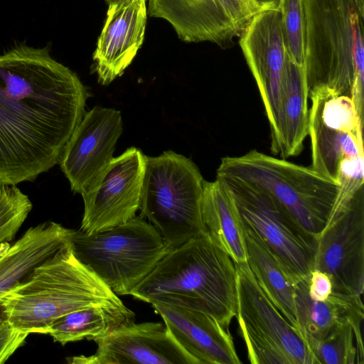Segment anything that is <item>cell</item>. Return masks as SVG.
Wrapping results in <instances>:
<instances>
[{
	"instance_id": "8992f818",
	"label": "cell",
	"mask_w": 364,
	"mask_h": 364,
	"mask_svg": "<svg viewBox=\"0 0 364 364\" xmlns=\"http://www.w3.org/2000/svg\"><path fill=\"white\" fill-rule=\"evenodd\" d=\"M204 179L188 158L172 151L146 156L139 209L172 249L207 232L201 200Z\"/></svg>"
},
{
	"instance_id": "cb8c5ba5",
	"label": "cell",
	"mask_w": 364,
	"mask_h": 364,
	"mask_svg": "<svg viewBox=\"0 0 364 364\" xmlns=\"http://www.w3.org/2000/svg\"><path fill=\"white\" fill-rule=\"evenodd\" d=\"M244 230L247 263L252 274L269 299L296 331V313L291 283L259 236L247 228L244 227Z\"/></svg>"
},
{
	"instance_id": "52a82bcc",
	"label": "cell",
	"mask_w": 364,
	"mask_h": 364,
	"mask_svg": "<svg viewBox=\"0 0 364 364\" xmlns=\"http://www.w3.org/2000/svg\"><path fill=\"white\" fill-rule=\"evenodd\" d=\"M70 242L79 260L117 295H130L171 249L140 216L92 233L73 230Z\"/></svg>"
},
{
	"instance_id": "f1b7e54d",
	"label": "cell",
	"mask_w": 364,
	"mask_h": 364,
	"mask_svg": "<svg viewBox=\"0 0 364 364\" xmlns=\"http://www.w3.org/2000/svg\"><path fill=\"white\" fill-rule=\"evenodd\" d=\"M28 336V333L16 329L6 320L0 323V364L24 343Z\"/></svg>"
},
{
	"instance_id": "7a4b0ae2",
	"label": "cell",
	"mask_w": 364,
	"mask_h": 364,
	"mask_svg": "<svg viewBox=\"0 0 364 364\" xmlns=\"http://www.w3.org/2000/svg\"><path fill=\"white\" fill-rule=\"evenodd\" d=\"M235 267L208 232L172 248L130 295L203 312L229 328L237 313Z\"/></svg>"
},
{
	"instance_id": "d6986e66",
	"label": "cell",
	"mask_w": 364,
	"mask_h": 364,
	"mask_svg": "<svg viewBox=\"0 0 364 364\" xmlns=\"http://www.w3.org/2000/svg\"><path fill=\"white\" fill-rule=\"evenodd\" d=\"M309 278L291 284L296 313V331L306 347L344 324L351 323L361 328L364 318L362 297L332 291L326 300L314 301L309 295Z\"/></svg>"
},
{
	"instance_id": "3957f363",
	"label": "cell",
	"mask_w": 364,
	"mask_h": 364,
	"mask_svg": "<svg viewBox=\"0 0 364 364\" xmlns=\"http://www.w3.org/2000/svg\"><path fill=\"white\" fill-rule=\"evenodd\" d=\"M122 301L76 257L70 240L0 298L2 317L16 329L48 333L51 325L75 311Z\"/></svg>"
},
{
	"instance_id": "484cf974",
	"label": "cell",
	"mask_w": 364,
	"mask_h": 364,
	"mask_svg": "<svg viewBox=\"0 0 364 364\" xmlns=\"http://www.w3.org/2000/svg\"><path fill=\"white\" fill-rule=\"evenodd\" d=\"M31 209L27 195L16 185L0 181V254L11 245Z\"/></svg>"
},
{
	"instance_id": "5b68a950",
	"label": "cell",
	"mask_w": 364,
	"mask_h": 364,
	"mask_svg": "<svg viewBox=\"0 0 364 364\" xmlns=\"http://www.w3.org/2000/svg\"><path fill=\"white\" fill-rule=\"evenodd\" d=\"M216 173L268 196L316 240L328 220L339 191L338 183L311 166L257 150L223 158Z\"/></svg>"
},
{
	"instance_id": "d4e9b609",
	"label": "cell",
	"mask_w": 364,
	"mask_h": 364,
	"mask_svg": "<svg viewBox=\"0 0 364 364\" xmlns=\"http://www.w3.org/2000/svg\"><path fill=\"white\" fill-rule=\"evenodd\" d=\"M307 348L314 364H363L364 348L361 328L344 324Z\"/></svg>"
},
{
	"instance_id": "9a60e30c",
	"label": "cell",
	"mask_w": 364,
	"mask_h": 364,
	"mask_svg": "<svg viewBox=\"0 0 364 364\" xmlns=\"http://www.w3.org/2000/svg\"><path fill=\"white\" fill-rule=\"evenodd\" d=\"M239 38L242 53L258 87L272 135L278 118L287 58L279 9L257 15Z\"/></svg>"
},
{
	"instance_id": "5bb4252c",
	"label": "cell",
	"mask_w": 364,
	"mask_h": 364,
	"mask_svg": "<svg viewBox=\"0 0 364 364\" xmlns=\"http://www.w3.org/2000/svg\"><path fill=\"white\" fill-rule=\"evenodd\" d=\"M93 341L97 346L95 353L67 358V362L70 364H198L161 323L134 322Z\"/></svg>"
},
{
	"instance_id": "603a6c76",
	"label": "cell",
	"mask_w": 364,
	"mask_h": 364,
	"mask_svg": "<svg viewBox=\"0 0 364 364\" xmlns=\"http://www.w3.org/2000/svg\"><path fill=\"white\" fill-rule=\"evenodd\" d=\"M134 311L124 304L92 306L60 318L51 325L48 334L64 346L105 336L122 326L134 323Z\"/></svg>"
},
{
	"instance_id": "7c38bea8",
	"label": "cell",
	"mask_w": 364,
	"mask_h": 364,
	"mask_svg": "<svg viewBox=\"0 0 364 364\" xmlns=\"http://www.w3.org/2000/svg\"><path fill=\"white\" fill-rule=\"evenodd\" d=\"M314 269L328 275L332 291L362 297L364 291V191L321 231Z\"/></svg>"
},
{
	"instance_id": "f546056e",
	"label": "cell",
	"mask_w": 364,
	"mask_h": 364,
	"mask_svg": "<svg viewBox=\"0 0 364 364\" xmlns=\"http://www.w3.org/2000/svg\"><path fill=\"white\" fill-rule=\"evenodd\" d=\"M309 295L314 301H324L332 293V283L326 273L313 269L309 280Z\"/></svg>"
},
{
	"instance_id": "e0dca14e",
	"label": "cell",
	"mask_w": 364,
	"mask_h": 364,
	"mask_svg": "<svg viewBox=\"0 0 364 364\" xmlns=\"http://www.w3.org/2000/svg\"><path fill=\"white\" fill-rule=\"evenodd\" d=\"M151 306L177 343L198 364H240L229 328L196 310L166 304Z\"/></svg>"
},
{
	"instance_id": "ffe728a7",
	"label": "cell",
	"mask_w": 364,
	"mask_h": 364,
	"mask_svg": "<svg viewBox=\"0 0 364 364\" xmlns=\"http://www.w3.org/2000/svg\"><path fill=\"white\" fill-rule=\"evenodd\" d=\"M73 230L55 222L31 227L0 254V298L70 242ZM4 321L0 311V323Z\"/></svg>"
},
{
	"instance_id": "9c48e42d",
	"label": "cell",
	"mask_w": 364,
	"mask_h": 364,
	"mask_svg": "<svg viewBox=\"0 0 364 364\" xmlns=\"http://www.w3.org/2000/svg\"><path fill=\"white\" fill-rule=\"evenodd\" d=\"M216 179L231 193L243 226L259 236L289 282L309 278L317 240L268 196L230 178Z\"/></svg>"
},
{
	"instance_id": "8fae6325",
	"label": "cell",
	"mask_w": 364,
	"mask_h": 364,
	"mask_svg": "<svg viewBox=\"0 0 364 364\" xmlns=\"http://www.w3.org/2000/svg\"><path fill=\"white\" fill-rule=\"evenodd\" d=\"M146 156L136 147L113 158L94 185L81 194L80 230L92 233L125 223L139 210Z\"/></svg>"
},
{
	"instance_id": "4dcf8cb0",
	"label": "cell",
	"mask_w": 364,
	"mask_h": 364,
	"mask_svg": "<svg viewBox=\"0 0 364 364\" xmlns=\"http://www.w3.org/2000/svg\"><path fill=\"white\" fill-rule=\"evenodd\" d=\"M105 2L109 5L110 4H112V3H114V2H117L119 0H105Z\"/></svg>"
},
{
	"instance_id": "277c9868",
	"label": "cell",
	"mask_w": 364,
	"mask_h": 364,
	"mask_svg": "<svg viewBox=\"0 0 364 364\" xmlns=\"http://www.w3.org/2000/svg\"><path fill=\"white\" fill-rule=\"evenodd\" d=\"M309 91L327 87L351 97L363 117L364 0H303Z\"/></svg>"
},
{
	"instance_id": "4316f807",
	"label": "cell",
	"mask_w": 364,
	"mask_h": 364,
	"mask_svg": "<svg viewBox=\"0 0 364 364\" xmlns=\"http://www.w3.org/2000/svg\"><path fill=\"white\" fill-rule=\"evenodd\" d=\"M285 49L289 58L304 65L305 19L303 0H279Z\"/></svg>"
},
{
	"instance_id": "ac0fdd59",
	"label": "cell",
	"mask_w": 364,
	"mask_h": 364,
	"mask_svg": "<svg viewBox=\"0 0 364 364\" xmlns=\"http://www.w3.org/2000/svg\"><path fill=\"white\" fill-rule=\"evenodd\" d=\"M147 14L168 21L186 43L208 41L225 48L237 38L215 0H149Z\"/></svg>"
},
{
	"instance_id": "30bf717a",
	"label": "cell",
	"mask_w": 364,
	"mask_h": 364,
	"mask_svg": "<svg viewBox=\"0 0 364 364\" xmlns=\"http://www.w3.org/2000/svg\"><path fill=\"white\" fill-rule=\"evenodd\" d=\"M308 135L311 139V167L337 182L341 160L363 155V118L353 100L327 87L309 92Z\"/></svg>"
},
{
	"instance_id": "6da1fadb",
	"label": "cell",
	"mask_w": 364,
	"mask_h": 364,
	"mask_svg": "<svg viewBox=\"0 0 364 364\" xmlns=\"http://www.w3.org/2000/svg\"><path fill=\"white\" fill-rule=\"evenodd\" d=\"M89 96L48 46L0 54V181H33L58 164Z\"/></svg>"
},
{
	"instance_id": "44dd1931",
	"label": "cell",
	"mask_w": 364,
	"mask_h": 364,
	"mask_svg": "<svg viewBox=\"0 0 364 364\" xmlns=\"http://www.w3.org/2000/svg\"><path fill=\"white\" fill-rule=\"evenodd\" d=\"M309 88L304 66L287 54L276 129L271 135V150L281 158L299 155L308 135Z\"/></svg>"
},
{
	"instance_id": "ba28073f",
	"label": "cell",
	"mask_w": 364,
	"mask_h": 364,
	"mask_svg": "<svg viewBox=\"0 0 364 364\" xmlns=\"http://www.w3.org/2000/svg\"><path fill=\"white\" fill-rule=\"evenodd\" d=\"M236 317L252 364H314L303 339L257 283L247 263H235Z\"/></svg>"
},
{
	"instance_id": "2e32d148",
	"label": "cell",
	"mask_w": 364,
	"mask_h": 364,
	"mask_svg": "<svg viewBox=\"0 0 364 364\" xmlns=\"http://www.w3.org/2000/svg\"><path fill=\"white\" fill-rule=\"evenodd\" d=\"M146 0H119L109 4L93 53L98 82L107 85L121 76L141 48L146 29Z\"/></svg>"
},
{
	"instance_id": "83f0119b",
	"label": "cell",
	"mask_w": 364,
	"mask_h": 364,
	"mask_svg": "<svg viewBox=\"0 0 364 364\" xmlns=\"http://www.w3.org/2000/svg\"><path fill=\"white\" fill-rule=\"evenodd\" d=\"M236 37L259 14L279 8V0H215Z\"/></svg>"
},
{
	"instance_id": "7402d4cb",
	"label": "cell",
	"mask_w": 364,
	"mask_h": 364,
	"mask_svg": "<svg viewBox=\"0 0 364 364\" xmlns=\"http://www.w3.org/2000/svg\"><path fill=\"white\" fill-rule=\"evenodd\" d=\"M203 221L207 232L235 263H247L242 221L228 188L218 180H204L201 200Z\"/></svg>"
},
{
	"instance_id": "4fadbf2b",
	"label": "cell",
	"mask_w": 364,
	"mask_h": 364,
	"mask_svg": "<svg viewBox=\"0 0 364 364\" xmlns=\"http://www.w3.org/2000/svg\"><path fill=\"white\" fill-rule=\"evenodd\" d=\"M121 112L95 106L86 112L67 142L59 164L74 193L82 194L111 160L122 133Z\"/></svg>"
}]
</instances>
